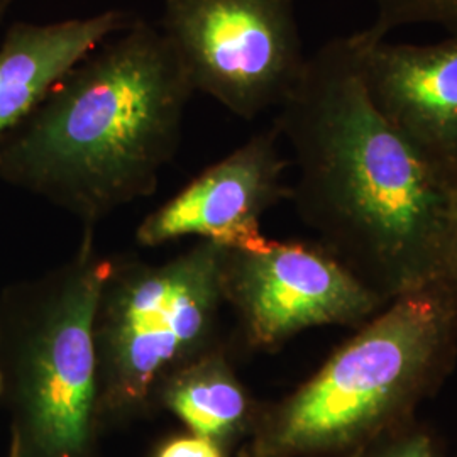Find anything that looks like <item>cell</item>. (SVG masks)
<instances>
[{
    "label": "cell",
    "instance_id": "1",
    "mask_svg": "<svg viewBox=\"0 0 457 457\" xmlns=\"http://www.w3.org/2000/svg\"><path fill=\"white\" fill-rule=\"evenodd\" d=\"M273 126L292 149L296 213L386 302L437 277L451 185L378 111L353 34L307 58Z\"/></svg>",
    "mask_w": 457,
    "mask_h": 457
},
{
    "label": "cell",
    "instance_id": "2",
    "mask_svg": "<svg viewBox=\"0 0 457 457\" xmlns=\"http://www.w3.org/2000/svg\"><path fill=\"white\" fill-rule=\"evenodd\" d=\"M194 94L162 28L136 17L0 141V181L94 228L158 190Z\"/></svg>",
    "mask_w": 457,
    "mask_h": 457
},
{
    "label": "cell",
    "instance_id": "3",
    "mask_svg": "<svg viewBox=\"0 0 457 457\" xmlns=\"http://www.w3.org/2000/svg\"><path fill=\"white\" fill-rule=\"evenodd\" d=\"M456 336L457 298L437 278L396 295L283 409L268 454L360 449L424 392Z\"/></svg>",
    "mask_w": 457,
    "mask_h": 457
},
{
    "label": "cell",
    "instance_id": "4",
    "mask_svg": "<svg viewBox=\"0 0 457 457\" xmlns=\"http://www.w3.org/2000/svg\"><path fill=\"white\" fill-rule=\"evenodd\" d=\"M111 262L98 260L85 228L77 260L46 281L9 292L4 322L21 347L17 457H77L96 393V320Z\"/></svg>",
    "mask_w": 457,
    "mask_h": 457
},
{
    "label": "cell",
    "instance_id": "5",
    "mask_svg": "<svg viewBox=\"0 0 457 457\" xmlns=\"http://www.w3.org/2000/svg\"><path fill=\"white\" fill-rule=\"evenodd\" d=\"M160 28L194 92L245 120L277 111L307 63L295 0H164Z\"/></svg>",
    "mask_w": 457,
    "mask_h": 457
},
{
    "label": "cell",
    "instance_id": "6",
    "mask_svg": "<svg viewBox=\"0 0 457 457\" xmlns=\"http://www.w3.org/2000/svg\"><path fill=\"white\" fill-rule=\"evenodd\" d=\"M222 256L224 247L200 241L162 266L111 262L96 324L104 326L129 396L145 395L164 364L209 332L224 296Z\"/></svg>",
    "mask_w": 457,
    "mask_h": 457
},
{
    "label": "cell",
    "instance_id": "7",
    "mask_svg": "<svg viewBox=\"0 0 457 457\" xmlns=\"http://www.w3.org/2000/svg\"><path fill=\"white\" fill-rule=\"evenodd\" d=\"M222 295L262 345L311 327L362 324L386 303L324 245L271 239L254 251L224 247Z\"/></svg>",
    "mask_w": 457,
    "mask_h": 457
},
{
    "label": "cell",
    "instance_id": "8",
    "mask_svg": "<svg viewBox=\"0 0 457 457\" xmlns=\"http://www.w3.org/2000/svg\"><path fill=\"white\" fill-rule=\"evenodd\" d=\"M279 141L271 124L205 168L147 215L136 230V241L160 245L195 236L226 249L262 247L268 243L262 234V215L290 198L285 183L290 162L281 154Z\"/></svg>",
    "mask_w": 457,
    "mask_h": 457
},
{
    "label": "cell",
    "instance_id": "9",
    "mask_svg": "<svg viewBox=\"0 0 457 457\" xmlns=\"http://www.w3.org/2000/svg\"><path fill=\"white\" fill-rule=\"evenodd\" d=\"M368 96L444 180L457 173V36L390 43L370 26L353 33Z\"/></svg>",
    "mask_w": 457,
    "mask_h": 457
},
{
    "label": "cell",
    "instance_id": "10",
    "mask_svg": "<svg viewBox=\"0 0 457 457\" xmlns=\"http://www.w3.org/2000/svg\"><path fill=\"white\" fill-rule=\"evenodd\" d=\"M136 17L119 9L49 24L14 22L0 43V141L94 49Z\"/></svg>",
    "mask_w": 457,
    "mask_h": 457
},
{
    "label": "cell",
    "instance_id": "11",
    "mask_svg": "<svg viewBox=\"0 0 457 457\" xmlns=\"http://www.w3.org/2000/svg\"><path fill=\"white\" fill-rule=\"evenodd\" d=\"M171 407L196 436L220 437L245 417V395L224 376L195 378L171 393Z\"/></svg>",
    "mask_w": 457,
    "mask_h": 457
},
{
    "label": "cell",
    "instance_id": "12",
    "mask_svg": "<svg viewBox=\"0 0 457 457\" xmlns=\"http://www.w3.org/2000/svg\"><path fill=\"white\" fill-rule=\"evenodd\" d=\"M376 21L371 24L386 34L402 26L430 24L457 36V0H371Z\"/></svg>",
    "mask_w": 457,
    "mask_h": 457
},
{
    "label": "cell",
    "instance_id": "13",
    "mask_svg": "<svg viewBox=\"0 0 457 457\" xmlns=\"http://www.w3.org/2000/svg\"><path fill=\"white\" fill-rule=\"evenodd\" d=\"M436 278L442 281L457 298V183L451 185L447 228H445V237H444L441 260H439Z\"/></svg>",
    "mask_w": 457,
    "mask_h": 457
},
{
    "label": "cell",
    "instance_id": "14",
    "mask_svg": "<svg viewBox=\"0 0 457 457\" xmlns=\"http://www.w3.org/2000/svg\"><path fill=\"white\" fill-rule=\"evenodd\" d=\"M160 457H222V454L212 439L195 436L168 444Z\"/></svg>",
    "mask_w": 457,
    "mask_h": 457
},
{
    "label": "cell",
    "instance_id": "15",
    "mask_svg": "<svg viewBox=\"0 0 457 457\" xmlns=\"http://www.w3.org/2000/svg\"><path fill=\"white\" fill-rule=\"evenodd\" d=\"M385 457H437L434 444L427 436H413L398 444Z\"/></svg>",
    "mask_w": 457,
    "mask_h": 457
},
{
    "label": "cell",
    "instance_id": "16",
    "mask_svg": "<svg viewBox=\"0 0 457 457\" xmlns=\"http://www.w3.org/2000/svg\"><path fill=\"white\" fill-rule=\"evenodd\" d=\"M12 4H14V0H0V26H2V22L5 21L7 14H9Z\"/></svg>",
    "mask_w": 457,
    "mask_h": 457
},
{
    "label": "cell",
    "instance_id": "17",
    "mask_svg": "<svg viewBox=\"0 0 457 457\" xmlns=\"http://www.w3.org/2000/svg\"><path fill=\"white\" fill-rule=\"evenodd\" d=\"M361 454H362V447H360V449H354V451H353V454L349 457H361Z\"/></svg>",
    "mask_w": 457,
    "mask_h": 457
},
{
    "label": "cell",
    "instance_id": "18",
    "mask_svg": "<svg viewBox=\"0 0 457 457\" xmlns=\"http://www.w3.org/2000/svg\"><path fill=\"white\" fill-rule=\"evenodd\" d=\"M449 183H451V185H456V183H457V173H456V175H454V177H453V179H451V180H449Z\"/></svg>",
    "mask_w": 457,
    "mask_h": 457
},
{
    "label": "cell",
    "instance_id": "19",
    "mask_svg": "<svg viewBox=\"0 0 457 457\" xmlns=\"http://www.w3.org/2000/svg\"><path fill=\"white\" fill-rule=\"evenodd\" d=\"M9 457H14V453H12V451H11V454H9Z\"/></svg>",
    "mask_w": 457,
    "mask_h": 457
}]
</instances>
